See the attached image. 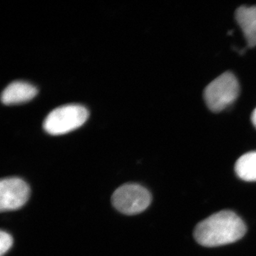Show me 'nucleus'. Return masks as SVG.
<instances>
[{
    "label": "nucleus",
    "instance_id": "nucleus-1",
    "mask_svg": "<svg viewBox=\"0 0 256 256\" xmlns=\"http://www.w3.org/2000/svg\"><path fill=\"white\" fill-rule=\"evenodd\" d=\"M246 233V226L232 210H220L197 224L195 240L202 246L213 248L238 242Z\"/></svg>",
    "mask_w": 256,
    "mask_h": 256
},
{
    "label": "nucleus",
    "instance_id": "nucleus-2",
    "mask_svg": "<svg viewBox=\"0 0 256 256\" xmlns=\"http://www.w3.org/2000/svg\"><path fill=\"white\" fill-rule=\"evenodd\" d=\"M88 116V111L84 106L74 104L62 106L48 114L44 128L53 136L66 134L85 124Z\"/></svg>",
    "mask_w": 256,
    "mask_h": 256
},
{
    "label": "nucleus",
    "instance_id": "nucleus-3",
    "mask_svg": "<svg viewBox=\"0 0 256 256\" xmlns=\"http://www.w3.org/2000/svg\"><path fill=\"white\" fill-rule=\"evenodd\" d=\"M240 90L238 80L230 72H226L207 86L204 100L214 112H220L233 104Z\"/></svg>",
    "mask_w": 256,
    "mask_h": 256
},
{
    "label": "nucleus",
    "instance_id": "nucleus-4",
    "mask_svg": "<svg viewBox=\"0 0 256 256\" xmlns=\"http://www.w3.org/2000/svg\"><path fill=\"white\" fill-rule=\"evenodd\" d=\"M152 202L150 193L137 184H127L116 190L112 196L116 210L127 215H134L144 212Z\"/></svg>",
    "mask_w": 256,
    "mask_h": 256
},
{
    "label": "nucleus",
    "instance_id": "nucleus-5",
    "mask_svg": "<svg viewBox=\"0 0 256 256\" xmlns=\"http://www.w3.org/2000/svg\"><path fill=\"white\" fill-rule=\"evenodd\" d=\"M30 194V186L22 178H13L2 180L0 210L6 212L21 208L28 201Z\"/></svg>",
    "mask_w": 256,
    "mask_h": 256
},
{
    "label": "nucleus",
    "instance_id": "nucleus-6",
    "mask_svg": "<svg viewBox=\"0 0 256 256\" xmlns=\"http://www.w3.org/2000/svg\"><path fill=\"white\" fill-rule=\"evenodd\" d=\"M38 90L34 86L24 82L10 84L2 94V102L5 105H14L28 102L36 96Z\"/></svg>",
    "mask_w": 256,
    "mask_h": 256
},
{
    "label": "nucleus",
    "instance_id": "nucleus-7",
    "mask_svg": "<svg viewBox=\"0 0 256 256\" xmlns=\"http://www.w3.org/2000/svg\"><path fill=\"white\" fill-rule=\"evenodd\" d=\"M235 16L246 40L248 46H256V6H240L236 12Z\"/></svg>",
    "mask_w": 256,
    "mask_h": 256
},
{
    "label": "nucleus",
    "instance_id": "nucleus-8",
    "mask_svg": "<svg viewBox=\"0 0 256 256\" xmlns=\"http://www.w3.org/2000/svg\"><path fill=\"white\" fill-rule=\"evenodd\" d=\"M236 174L246 182H256V152L240 156L235 164Z\"/></svg>",
    "mask_w": 256,
    "mask_h": 256
},
{
    "label": "nucleus",
    "instance_id": "nucleus-9",
    "mask_svg": "<svg viewBox=\"0 0 256 256\" xmlns=\"http://www.w3.org/2000/svg\"><path fill=\"white\" fill-rule=\"evenodd\" d=\"M13 239L11 235L6 232H1L0 234V255L3 256L11 248Z\"/></svg>",
    "mask_w": 256,
    "mask_h": 256
},
{
    "label": "nucleus",
    "instance_id": "nucleus-10",
    "mask_svg": "<svg viewBox=\"0 0 256 256\" xmlns=\"http://www.w3.org/2000/svg\"><path fill=\"white\" fill-rule=\"evenodd\" d=\"M252 124H254V127L256 128V108L252 112Z\"/></svg>",
    "mask_w": 256,
    "mask_h": 256
}]
</instances>
